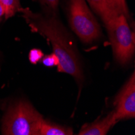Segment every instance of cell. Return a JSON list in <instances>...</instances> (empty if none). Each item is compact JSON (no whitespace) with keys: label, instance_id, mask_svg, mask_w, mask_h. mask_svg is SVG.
<instances>
[{"label":"cell","instance_id":"9a60e30c","mask_svg":"<svg viewBox=\"0 0 135 135\" xmlns=\"http://www.w3.org/2000/svg\"><path fill=\"white\" fill-rule=\"evenodd\" d=\"M1 21H2V18H0V23H1Z\"/></svg>","mask_w":135,"mask_h":135},{"label":"cell","instance_id":"7a4b0ae2","mask_svg":"<svg viewBox=\"0 0 135 135\" xmlns=\"http://www.w3.org/2000/svg\"><path fill=\"white\" fill-rule=\"evenodd\" d=\"M42 116L27 101L11 106L3 117L2 133L6 135H39Z\"/></svg>","mask_w":135,"mask_h":135},{"label":"cell","instance_id":"3957f363","mask_svg":"<svg viewBox=\"0 0 135 135\" xmlns=\"http://www.w3.org/2000/svg\"><path fill=\"white\" fill-rule=\"evenodd\" d=\"M69 21L71 29L85 44H90L101 36V28L85 0H70Z\"/></svg>","mask_w":135,"mask_h":135},{"label":"cell","instance_id":"8fae6325","mask_svg":"<svg viewBox=\"0 0 135 135\" xmlns=\"http://www.w3.org/2000/svg\"><path fill=\"white\" fill-rule=\"evenodd\" d=\"M113 3H114V5L116 6V7L117 8V10L120 11V13L124 15L127 20L130 19V15L129 12L126 5V0H112Z\"/></svg>","mask_w":135,"mask_h":135},{"label":"cell","instance_id":"8992f818","mask_svg":"<svg viewBox=\"0 0 135 135\" xmlns=\"http://www.w3.org/2000/svg\"><path fill=\"white\" fill-rule=\"evenodd\" d=\"M92 9L99 15L105 27L110 25L120 15L112 0H87Z\"/></svg>","mask_w":135,"mask_h":135},{"label":"cell","instance_id":"ba28073f","mask_svg":"<svg viewBox=\"0 0 135 135\" xmlns=\"http://www.w3.org/2000/svg\"><path fill=\"white\" fill-rule=\"evenodd\" d=\"M73 129L70 127L56 125L48 120H43L39 135H72Z\"/></svg>","mask_w":135,"mask_h":135},{"label":"cell","instance_id":"5bb4252c","mask_svg":"<svg viewBox=\"0 0 135 135\" xmlns=\"http://www.w3.org/2000/svg\"><path fill=\"white\" fill-rule=\"evenodd\" d=\"M5 16V9L3 3L0 1V18H3Z\"/></svg>","mask_w":135,"mask_h":135},{"label":"cell","instance_id":"7c38bea8","mask_svg":"<svg viewBox=\"0 0 135 135\" xmlns=\"http://www.w3.org/2000/svg\"><path fill=\"white\" fill-rule=\"evenodd\" d=\"M42 63L46 66H54L58 65L59 60L57 57L55 55V54H50L45 57L42 59Z\"/></svg>","mask_w":135,"mask_h":135},{"label":"cell","instance_id":"4fadbf2b","mask_svg":"<svg viewBox=\"0 0 135 135\" xmlns=\"http://www.w3.org/2000/svg\"><path fill=\"white\" fill-rule=\"evenodd\" d=\"M43 56L44 54L41 50H38V49H33L29 53V60L32 63L36 64L43 57Z\"/></svg>","mask_w":135,"mask_h":135},{"label":"cell","instance_id":"277c9868","mask_svg":"<svg viewBox=\"0 0 135 135\" xmlns=\"http://www.w3.org/2000/svg\"><path fill=\"white\" fill-rule=\"evenodd\" d=\"M113 54L117 62L128 63L134 53V33L131 31L128 20L120 14L110 25L106 27Z\"/></svg>","mask_w":135,"mask_h":135},{"label":"cell","instance_id":"52a82bcc","mask_svg":"<svg viewBox=\"0 0 135 135\" xmlns=\"http://www.w3.org/2000/svg\"><path fill=\"white\" fill-rule=\"evenodd\" d=\"M115 112L113 111L107 117L97 120L92 123L85 124L79 131V135H105L117 123Z\"/></svg>","mask_w":135,"mask_h":135},{"label":"cell","instance_id":"6da1fadb","mask_svg":"<svg viewBox=\"0 0 135 135\" xmlns=\"http://www.w3.org/2000/svg\"><path fill=\"white\" fill-rule=\"evenodd\" d=\"M19 12L32 29L46 37L52 44L54 54L59 60L57 70L72 75L79 83L83 79L78 52L70 34L57 16V13L33 12L20 7Z\"/></svg>","mask_w":135,"mask_h":135},{"label":"cell","instance_id":"30bf717a","mask_svg":"<svg viewBox=\"0 0 135 135\" xmlns=\"http://www.w3.org/2000/svg\"><path fill=\"white\" fill-rule=\"evenodd\" d=\"M34 1L38 2L43 8H45V11L57 13L59 0H34Z\"/></svg>","mask_w":135,"mask_h":135},{"label":"cell","instance_id":"5b68a950","mask_svg":"<svg viewBox=\"0 0 135 135\" xmlns=\"http://www.w3.org/2000/svg\"><path fill=\"white\" fill-rule=\"evenodd\" d=\"M117 120L135 117V76L134 72L124 88L119 92L114 102Z\"/></svg>","mask_w":135,"mask_h":135},{"label":"cell","instance_id":"9c48e42d","mask_svg":"<svg viewBox=\"0 0 135 135\" xmlns=\"http://www.w3.org/2000/svg\"><path fill=\"white\" fill-rule=\"evenodd\" d=\"M5 9L6 20L13 16L17 11H19L20 7V0H0Z\"/></svg>","mask_w":135,"mask_h":135}]
</instances>
